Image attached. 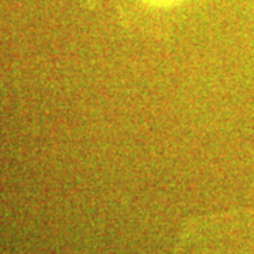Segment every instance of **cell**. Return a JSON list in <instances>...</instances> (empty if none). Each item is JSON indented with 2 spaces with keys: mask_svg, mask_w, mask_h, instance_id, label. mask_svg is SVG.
<instances>
[{
  "mask_svg": "<svg viewBox=\"0 0 254 254\" xmlns=\"http://www.w3.org/2000/svg\"><path fill=\"white\" fill-rule=\"evenodd\" d=\"M144 7L153 10H167L180 6L184 0H138Z\"/></svg>",
  "mask_w": 254,
  "mask_h": 254,
  "instance_id": "obj_1",
  "label": "cell"
}]
</instances>
